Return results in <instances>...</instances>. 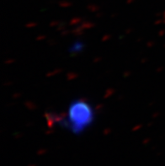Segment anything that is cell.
Segmentation results:
<instances>
[{
    "mask_svg": "<svg viewBox=\"0 0 165 166\" xmlns=\"http://www.w3.org/2000/svg\"><path fill=\"white\" fill-rule=\"evenodd\" d=\"M93 121V110L91 105L86 101L76 100L69 106L64 125L73 133L79 134L89 127Z\"/></svg>",
    "mask_w": 165,
    "mask_h": 166,
    "instance_id": "obj_1",
    "label": "cell"
}]
</instances>
